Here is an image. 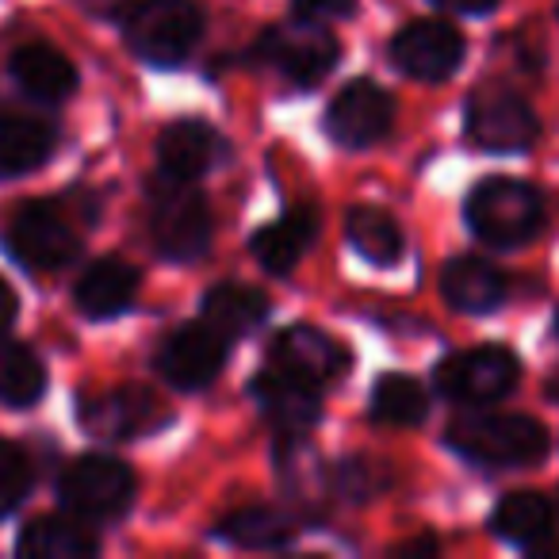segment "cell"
<instances>
[{
	"instance_id": "obj_1",
	"label": "cell",
	"mask_w": 559,
	"mask_h": 559,
	"mask_svg": "<svg viewBox=\"0 0 559 559\" xmlns=\"http://www.w3.org/2000/svg\"><path fill=\"white\" fill-rule=\"evenodd\" d=\"M449 444L475 464L525 467L548 452V433L521 414H464L449 426Z\"/></svg>"
},
{
	"instance_id": "obj_2",
	"label": "cell",
	"mask_w": 559,
	"mask_h": 559,
	"mask_svg": "<svg viewBox=\"0 0 559 559\" xmlns=\"http://www.w3.org/2000/svg\"><path fill=\"white\" fill-rule=\"evenodd\" d=\"M150 234L169 261H195L211 246V211L192 180L162 169L150 185Z\"/></svg>"
},
{
	"instance_id": "obj_3",
	"label": "cell",
	"mask_w": 559,
	"mask_h": 559,
	"mask_svg": "<svg viewBox=\"0 0 559 559\" xmlns=\"http://www.w3.org/2000/svg\"><path fill=\"white\" fill-rule=\"evenodd\" d=\"M467 223L487 246H525L544 223L540 192L525 180L490 177L475 185L472 200H467Z\"/></svg>"
},
{
	"instance_id": "obj_4",
	"label": "cell",
	"mask_w": 559,
	"mask_h": 559,
	"mask_svg": "<svg viewBox=\"0 0 559 559\" xmlns=\"http://www.w3.org/2000/svg\"><path fill=\"white\" fill-rule=\"evenodd\" d=\"M127 43L154 66H177L200 43L203 20L192 0H139L123 16Z\"/></svg>"
},
{
	"instance_id": "obj_5",
	"label": "cell",
	"mask_w": 559,
	"mask_h": 559,
	"mask_svg": "<svg viewBox=\"0 0 559 559\" xmlns=\"http://www.w3.org/2000/svg\"><path fill=\"white\" fill-rule=\"evenodd\" d=\"M521 376V365L510 349L502 345H483V349H467L449 357L437 368V388L444 399L464 406H487L510 395L513 383Z\"/></svg>"
},
{
	"instance_id": "obj_6",
	"label": "cell",
	"mask_w": 559,
	"mask_h": 559,
	"mask_svg": "<svg viewBox=\"0 0 559 559\" xmlns=\"http://www.w3.org/2000/svg\"><path fill=\"white\" fill-rule=\"evenodd\" d=\"M62 498L73 513L85 521H111L131 510L134 475L123 460L111 456H81L62 475Z\"/></svg>"
},
{
	"instance_id": "obj_7",
	"label": "cell",
	"mask_w": 559,
	"mask_h": 559,
	"mask_svg": "<svg viewBox=\"0 0 559 559\" xmlns=\"http://www.w3.org/2000/svg\"><path fill=\"white\" fill-rule=\"evenodd\" d=\"M9 249L27 269L50 272L66 269L81 253V238L55 203H27L9 226Z\"/></svg>"
},
{
	"instance_id": "obj_8",
	"label": "cell",
	"mask_w": 559,
	"mask_h": 559,
	"mask_svg": "<svg viewBox=\"0 0 559 559\" xmlns=\"http://www.w3.org/2000/svg\"><path fill=\"white\" fill-rule=\"evenodd\" d=\"M337 39L322 24H314L311 16L296 20V24H280L272 32H264L261 39V58L280 70L296 85H314L322 81L337 62Z\"/></svg>"
},
{
	"instance_id": "obj_9",
	"label": "cell",
	"mask_w": 559,
	"mask_h": 559,
	"mask_svg": "<svg viewBox=\"0 0 559 559\" xmlns=\"http://www.w3.org/2000/svg\"><path fill=\"white\" fill-rule=\"evenodd\" d=\"M467 131L483 150L513 154L536 139V116L518 93L506 88H479L467 104Z\"/></svg>"
},
{
	"instance_id": "obj_10",
	"label": "cell",
	"mask_w": 559,
	"mask_h": 559,
	"mask_svg": "<svg viewBox=\"0 0 559 559\" xmlns=\"http://www.w3.org/2000/svg\"><path fill=\"white\" fill-rule=\"evenodd\" d=\"M391 58L406 78L444 81L464 62V35L444 20H414L395 35Z\"/></svg>"
},
{
	"instance_id": "obj_11",
	"label": "cell",
	"mask_w": 559,
	"mask_h": 559,
	"mask_svg": "<svg viewBox=\"0 0 559 559\" xmlns=\"http://www.w3.org/2000/svg\"><path fill=\"white\" fill-rule=\"evenodd\" d=\"M226 365V334H218L211 322L180 326L157 353V368L173 388L200 391L223 372Z\"/></svg>"
},
{
	"instance_id": "obj_12",
	"label": "cell",
	"mask_w": 559,
	"mask_h": 559,
	"mask_svg": "<svg viewBox=\"0 0 559 559\" xmlns=\"http://www.w3.org/2000/svg\"><path fill=\"white\" fill-rule=\"evenodd\" d=\"M391 119H395V104L376 81H353L337 93V100L326 111V131L334 142L349 150H365L388 134Z\"/></svg>"
},
{
	"instance_id": "obj_13",
	"label": "cell",
	"mask_w": 559,
	"mask_h": 559,
	"mask_svg": "<svg viewBox=\"0 0 559 559\" xmlns=\"http://www.w3.org/2000/svg\"><path fill=\"white\" fill-rule=\"evenodd\" d=\"M272 365L299 376V380L314 383V388H322V383L342 380L349 357H345L342 345H337L334 337L322 334V330L288 326L276 342H272Z\"/></svg>"
},
{
	"instance_id": "obj_14",
	"label": "cell",
	"mask_w": 559,
	"mask_h": 559,
	"mask_svg": "<svg viewBox=\"0 0 559 559\" xmlns=\"http://www.w3.org/2000/svg\"><path fill=\"white\" fill-rule=\"evenodd\" d=\"M253 391L280 433H288V437L307 433V429L319 421V388L299 380V376L284 372V368L272 365L269 372H261Z\"/></svg>"
},
{
	"instance_id": "obj_15",
	"label": "cell",
	"mask_w": 559,
	"mask_h": 559,
	"mask_svg": "<svg viewBox=\"0 0 559 559\" xmlns=\"http://www.w3.org/2000/svg\"><path fill=\"white\" fill-rule=\"evenodd\" d=\"M154 418H157V399L142 388L104 391V395L85 399V411H81V421L96 437H108V441L142 433V429L154 426Z\"/></svg>"
},
{
	"instance_id": "obj_16",
	"label": "cell",
	"mask_w": 559,
	"mask_h": 559,
	"mask_svg": "<svg viewBox=\"0 0 559 559\" xmlns=\"http://www.w3.org/2000/svg\"><path fill=\"white\" fill-rule=\"evenodd\" d=\"M157 157H162L165 173L195 180L223 162V139L207 123H200V119H180V123H169L162 131Z\"/></svg>"
},
{
	"instance_id": "obj_17",
	"label": "cell",
	"mask_w": 559,
	"mask_h": 559,
	"mask_svg": "<svg viewBox=\"0 0 559 559\" xmlns=\"http://www.w3.org/2000/svg\"><path fill=\"white\" fill-rule=\"evenodd\" d=\"M441 292L456 311L487 314L506 299V276L483 257H456L444 264Z\"/></svg>"
},
{
	"instance_id": "obj_18",
	"label": "cell",
	"mask_w": 559,
	"mask_h": 559,
	"mask_svg": "<svg viewBox=\"0 0 559 559\" xmlns=\"http://www.w3.org/2000/svg\"><path fill=\"white\" fill-rule=\"evenodd\" d=\"M134 292H139V272L119 257H104L78 280V307L88 319H111L131 307Z\"/></svg>"
},
{
	"instance_id": "obj_19",
	"label": "cell",
	"mask_w": 559,
	"mask_h": 559,
	"mask_svg": "<svg viewBox=\"0 0 559 559\" xmlns=\"http://www.w3.org/2000/svg\"><path fill=\"white\" fill-rule=\"evenodd\" d=\"M314 234H319V215L311 207H296L253 234V253L269 272H292L314 241Z\"/></svg>"
},
{
	"instance_id": "obj_20",
	"label": "cell",
	"mask_w": 559,
	"mask_h": 559,
	"mask_svg": "<svg viewBox=\"0 0 559 559\" xmlns=\"http://www.w3.org/2000/svg\"><path fill=\"white\" fill-rule=\"evenodd\" d=\"M20 556L32 559H85L93 556L100 544H96V533L88 525L73 518H58V513H47V518H35L32 525L20 533Z\"/></svg>"
},
{
	"instance_id": "obj_21",
	"label": "cell",
	"mask_w": 559,
	"mask_h": 559,
	"mask_svg": "<svg viewBox=\"0 0 559 559\" xmlns=\"http://www.w3.org/2000/svg\"><path fill=\"white\" fill-rule=\"evenodd\" d=\"M12 73H16L20 88L39 100H66L78 88V70L66 55H58L47 43H32L20 47L12 58Z\"/></svg>"
},
{
	"instance_id": "obj_22",
	"label": "cell",
	"mask_w": 559,
	"mask_h": 559,
	"mask_svg": "<svg viewBox=\"0 0 559 559\" xmlns=\"http://www.w3.org/2000/svg\"><path fill=\"white\" fill-rule=\"evenodd\" d=\"M55 150V134L24 116H0V180L39 169Z\"/></svg>"
},
{
	"instance_id": "obj_23",
	"label": "cell",
	"mask_w": 559,
	"mask_h": 559,
	"mask_svg": "<svg viewBox=\"0 0 559 559\" xmlns=\"http://www.w3.org/2000/svg\"><path fill=\"white\" fill-rule=\"evenodd\" d=\"M264 314H269V299L246 284H218L203 296V322H211L226 337L253 330Z\"/></svg>"
},
{
	"instance_id": "obj_24",
	"label": "cell",
	"mask_w": 559,
	"mask_h": 559,
	"mask_svg": "<svg viewBox=\"0 0 559 559\" xmlns=\"http://www.w3.org/2000/svg\"><path fill=\"white\" fill-rule=\"evenodd\" d=\"M490 528H495L502 540L513 544H536L551 533V506L544 502L533 490H518V495H506L498 502L495 518H490Z\"/></svg>"
},
{
	"instance_id": "obj_25",
	"label": "cell",
	"mask_w": 559,
	"mask_h": 559,
	"mask_svg": "<svg viewBox=\"0 0 559 559\" xmlns=\"http://www.w3.org/2000/svg\"><path fill=\"white\" fill-rule=\"evenodd\" d=\"M349 241L357 246V253L372 264H395L403 257V230L399 223L380 207H353L349 211Z\"/></svg>"
},
{
	"instance_id": "obj_26",
	"label": "cell",
	"mask_w": 559,
	"mask_h": 559,
	"mask_svg": "<svg viewBox=\"0 0 559 559\" xmlns=\"http://www.w3.org/2000/svg\"><path fill=\"white\" fill-rule=\"evenodd\" d=\"M47 391V368L27 345L0 342V403L32 406Z\"/></svg>"
},
{
	"instance_id": "obj_27",
	"label": "cell",
	"mask_w": 559,
	"mask_h": 559,
	"mask_svg": "<svg viewBox=\"0 0 559 559\" xmlns=\"http://www.w3.org/2000/svg\"><path fill=\"white\" fill-rule=\"evenodd\" d=\"M292 533H296V525L269 506H246V510L218 521V536L238 544V548H280L292 540Z\"/></svg>"
},
{
	"instance_id": "obj_28",
	"label": "cell",
	"mask_w": 559,
	"mask_h": 559,
	"mask_svg": "<svg viewBox=\"0 0 559 559\" xmlns=\"http://www.w3.org/2000/svg\"><path fill=\"white\" fill-rule=\"evenodd\" d=\"M429 411V399L421 391L418 380L411 376H383L372 391V418L383 421V426H418Z\"/></svg>"
},
{
	"instance_id": "obj_29",
	"label": "cell",
	"mask_w": 559,
	"mask_h": 559,
	"mask_svg": "<svg viewBox=\"0 0 559 559\" xmlns=\"http://www.w3.org/2000/svg\"><path fill=\"white\" fill-rule=\"evenodd\" d=\"M32 490V460L24 456V449L0 437V518L12 513Z\"/></svg>"
},
{
	"instance_id": "obj_30",
	"label": "cell",
	"mask_w": 559,
	"mask_h": 559,
	"mask_svg": "<svg viewBox=\"0 0 559 559\" xmlns=\"http://www.w3.org/2000/svg\"><path fill=\"white\" fill-rule=\"evenodd\" d=\"M299 12L311 20H330V16H353L357 0H296Z\"/></svg>"
},
{
	"instance_id": "obj_31",
	"label": "cell",
	"mask_w": 559,
	"mask_h": 559,
	"mask_svg": "<svg viewBox=\"0 0 559 559\" xmlns=\"http://www.w3.org/2000/svg\"><path fill=\"white\" fill-rule=\"evenodd\" d=\"M372 475H376L372 464H349L342 472V479H345V487H349L353 498H368L376 487H380V483H372Z\"/></svg>"
},
{
	"instance_id": "obj_32",
	"label": "cell",
	"mask_w": 559,
	"mask_h": 559,
	"mask_svg": "<svg viewBox=\"0 0 559 559\" xmlns=\"http://www.w3.org/2000/svg\"><path fill=\"white\" fill-rule=\"evenodd\" d=\"M16 311H20L16 292L9 288V280H0V330H9L16 322Z\"/></svg>"
},
{
	"instance_id": "obj_33",
	"label": "cell",
	"mask_w": 559,
	"mask_h": 559,
	"mask_svg": "<svg viewBox=\"0 0 559 559\" xmlns=\"http://www.w3.org/2000/svg\"><path fill=\"white\" fill-rule=\"evenodd\" d=\"M444 9H456V12H490L498 0H437Z\"/></svg>"
},
{
	"instance_id": "obj_34",
	"label": "cell",
	"mask_w": 559,
	"mask_h": 559,
	"mask_svg": "<svg viewBox=\"0 0 559 559\" xmlns=\"http://www.w3.org/2000/svg\"><path fill=\"white\" fill-rule=\"evenodd\" d=\"M399 551H433V544L429 540H418V544H403Z\"/></svg>"
}]
</instances>
